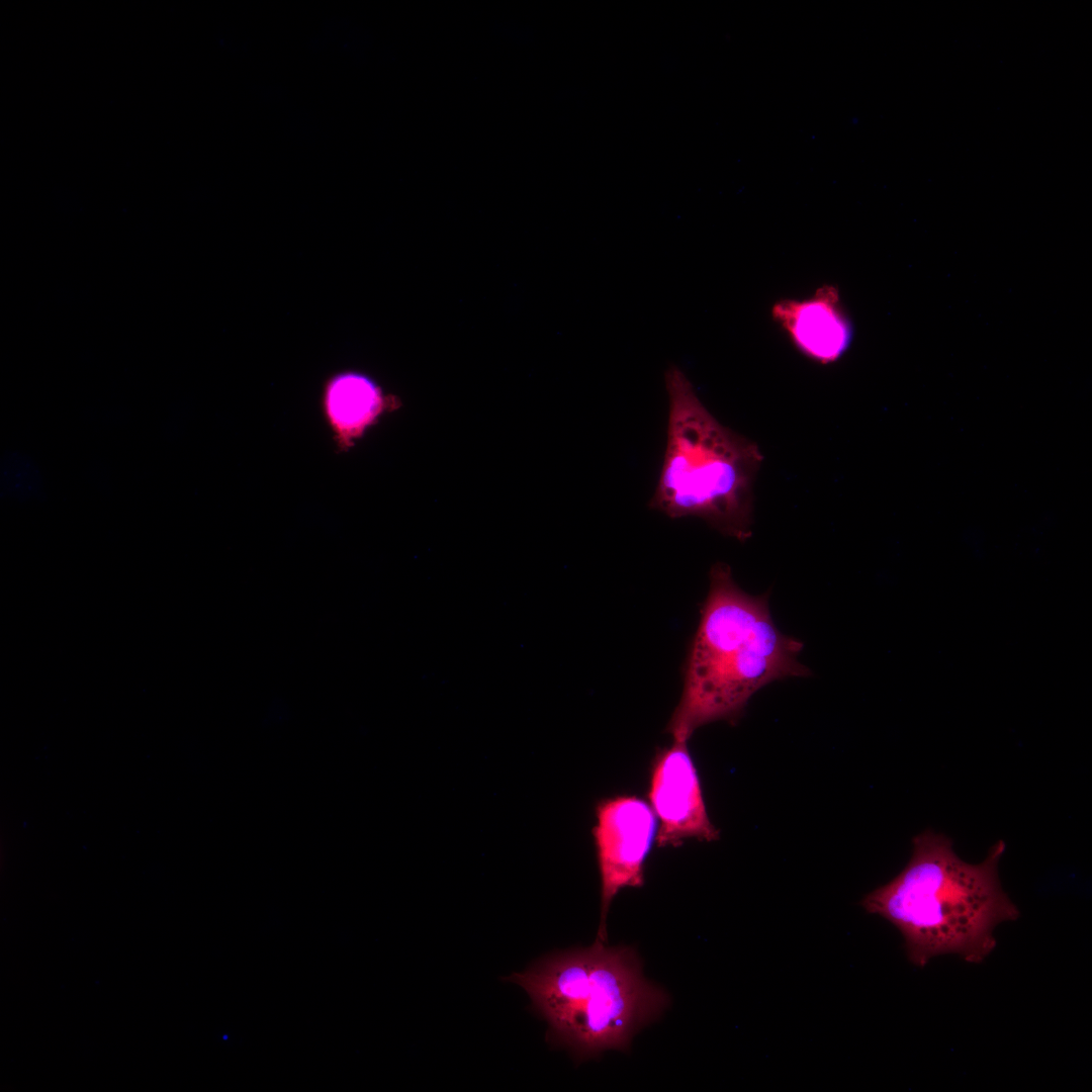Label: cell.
I'll return each mask as SVG.
<instances>
[{
    "label": "cell",
    "instance_id": "9",
    "mask_svg": "<svg viewBox=\"0 0 1092 1092\" xmlns=\"http://www.w3.org/2000/svg\"><path fill=\"white\" fill-rule=\"evenodd\" d=\"M2 486L5 492L27 499L42 492V482L34 464L20 454L5 456L1 464Z\"/></svg>",
    "mask_w": 1092,
    "mask_h": 1092
},
{
    "label": "cell",
    "instance_id": "5",
    "mask_svg": "<svg viewBox=\"0 0 1092 1092\" xmlns=\"http://www.w3.org/2000/svg\"><path fill=\"white\" fill-rule=\"evenodd\" d=\"M658 822L650 807L636 796L601 800L593 828L601 878V919L597 941L606 942L610 905L624 888L644 884V863L657 836Z\"/></svg>",
    "mask_w": 1092,
    "mask_h": 1092
},
{
    "label": "cell",
    "instance_id": "3",
    "mask_svg": "<svg viewBox=\"0 0 1092 1092\" xmlns=\"http://www.w3.org/2000/svg\"><path fill=\"white\" fill-rule=\"evenodd\" d=\"M508 980L525 989L546 1019L548 1039L578 1060L627 1050L669 1004L666 992L643 976L635 949L597 940L549 956Z\"/></svg>",
    "mask_w": 1092,
    "mask_h": 1092
},
{
    "label": "cell",
    "instance_id": "6",
    "mask_svg": "<svg viewBox=\"0 0 1092 1092\" xmlns=\"http://www.w3.org/2000/svg\"><path fill=\"white\" fill-rule=\"evenodd\" d=\"M658 822L659 847L678 846L686 839L715 841L720 833L707 812L698 770L688 741L673 739L654 756L648 791Z\"/></svg>",
    "mask_w": 1092,
    "mask_h": 1092
},
{
    "label": "cell",
    "instance_id": "7",
    "mask_svg": "<svg viewBox=\"0 0 1092 1092\" xmlns=\"http://www.w3.org/2000/svg\"><path fill=\"white\" fill-rule=\"evenodd\" d=\"M771 316L798 351L821 364L840 359L852 341L851 322L839 290L831 284L801 299L779 300Z\"/></svg>",
    "mask_w": 1092,
    "mask_h": 1092
},
{
    "label": "cell",
    "instance_id": "1",
    "mask_svg": "<svg viewBox=\"0 0 1092 1092\" xmlns=\"http://www.w3.org/2000/svg\"><path fill=\"white\" fill-rule=\"evenodd\" d=\"M1005 849L998 840L984 860L970 863L954 852L948 836L925 829L913 837L905 868L860 905L899 930L916 967L943 954L979 964L996 946L995 928L1019 917L999 879Z\"/></svg>",
    "mask_w": 1092,
    "mask_h": 1092
},
{
    "label": "cell",
    "instance_id": "4",
    "mask_svg": "<svg viewBox=\"0 0 1092 1092\" xmlns=\"http://www.w3.org/2000/svg\"><path fill=\"white\" fill-rule=\"evenodd\" d=\"M666 445L649 507L670 519H702L719 533L752 535L753 486L763 461L753 441L721 424L687 374L669 365Z\"/></svg>",
    "mask_w": 1092,
    "mask_h": 1092
},
{
    "label": "cell",
    "instance_id": "8",
    "mask_svg": "<svg viewBox=\"0 0 1092 1092\" xmlns=\"http://www.w3.org/2000/svg\"><path fill=\"white\" fill-rule=\"evenodd\" d=\"M323 402L338 444L348 448L377 421L386 407L387 398L369 376L345 371L328 380Z\"/></svg>",
    "mask_w": 1092,
    "mask_h": 1092
},
{
    "label": "cell",
    "instance_id": "2",
    "mask_svg": "<svg viewBox=\"0 0 1092 1092\" xmlns=\"http://www.w3.org/2000/svg\"><path fill=\"white\" fill-rule=\"evenodd\" d=\"M709 578L685 662L682 693L666 726L673 739L689 741L713 722L734 724L764 686L811 675L799 660L802 642L778 629L766 595L745 593L723 562L711 567Z\"/></svg>",
    "mask_w": 1092,
    "mask_h": 1092
}]
</instances>
